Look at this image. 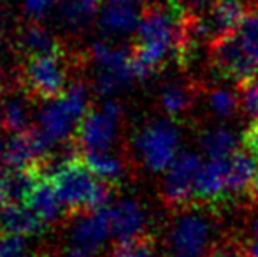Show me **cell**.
Returning <instances> with one entry per match:
<instances>
[{"mask_svg": "<svg viewBox=\"0 0 258 257\" xmlns=\"http://www.w3.org/2000/svg\"><path fill=\"white\" fill-rule=\"evenodd\" d=\"M209 62L216 72L232 81H242L258 71V11H249L232 34L207 46Z\"/></svg>", "mask_w": 258, "mask_h": 257, "instance_id": "obj_1", "label": "cell"}, {"mask_svg": "<svg viewBox=\"0 0 258 257\" xmlns=\"http://www.w3.org/2000/svg\"><path fill=\"white\" fill-rule=\"evenodd\" d=\"M46 178L53 182L67 215L86 210H100L111 204L112 183L100 180L92 169L78 159L54 168Z\"/></svg>", "mask_w": 258, "mask_h": 257, "instance_id": "obj_2", "label": "cell"}, {"mask_svg": "<svg viewBox=\"0 0 258 257\" xmlns=\"http://www.w3.org/2000/svg\"><path fill=\"white\" fill-rule=\"evenodd\" d=\"M90 92L85 83H74L67 86L56 99L46 100L39 111L37 132L49 146L67 141L79 129L86 117Z\"/></svg>", "mask_w": 258, "mask_h": 257, "instance_id": "obj_3", "label": "cell"}, {"mask_svg": "<svg viewBox=\"0 0 258 257\" xmlns=\"http://www.w3.org/2000/svg\"><path fill=\"white\" fill-rule=\"evenodd\" d=\"M213 236L214 224L207 213L188 206L170 226L167 245L172 257H207L214 248Z\"/></svg>", "mask_w": 258, "mask_h": 257, "instance_id": "obj_4", "label": "cell"}, {"mask_svg": "<svg viewBox=\"0 0 258 257\" xmlns=\"http://www.w3.org/2000/svg\"><path fill=\"white\" fill-rule=\"evenodd\" d=\"M90 59L95 65V88L100 95H114L136 79L132 49L97 41L90 46Z\"/></svg>", "mask_w": 258, "mask_h": 257, "instance_id": "obj_5", "label": "cell"}, {"mask_svg": "<svg viewBox=\"0 0 258 257\" xmlns=\"http://www.w3.org/2000/svg\"><path fill=\"white\" fill-rule=\"evenodd\" d=\"M134 143L148 171H165L177 157L179 130L169 120H153L139 129Z\"/></svg>", "mask_w": 258, "mask_h": 257, "instance_id": "obj_6", "label": "cell"}, {"mask_svg": "<svg viewBox=\"0 0 258 257\" xmlns=\"http://www.w3.org/2000/svg\"><path fill=\"white\" fill-rule=\"evenodd\" d=\"M23 85L32 97L42 100L56 99L65 92L69 78V65L63 53L54 52L48 55L30 57L21 71Z\"/></svg>", "mask_w": 258, "mask_h": 257, "instance_id": "obj_7", "label": "cell"}, {"mask_svg": "<svg viewBox=\"0 0 258 257\" xmlns=\"http://www.w3.org/2000/svg\"><path fill=\"white\" fill-rule=\"evenodd\" d=\"M121 120L123 106L114 99L105 100L97 110L86 113L78 129V141L83 153L112 150L119 137Z\"/></svg>", "mask_w": 258, "mask_h": 257, "instance_id": "obj_8", "label": "cell"}, {"mask_svg": "<svg viewBox=\"0 0 258 257\" xmlns=\"http://www.w3.org/2000/svg\"><path fill=\"white\" fill-rule=\"evenodd\" d=\"M202 162L194 151H181L165 169L162 199L167 208L184 210L195 201V180Z\"/></svg>", "mask_w": 258, "mask_h": 257, "instance_id": "obj_9", "label": "cell"}, {"mask_svg": "<svg viewBox=\"0 0 258 257\" xmlns=\"http://www.w3.org/2000/svg\"><path fill=\"white\" fill-rule=\"evenodd\" d=\"M69 238L74 247L95 254L104 247L111 236V224H109L107 210H86L71 215Z\"/></svg>", "mask_w": 258, "mask_h": 257, "instance_id": "obj_10", "label": "cell"}, {"mask_svg": "<svg viewBox=\"0 0 258 257\" xmlns=\"http://www.w3.org/2000/svg\"><path fill=\"white\" fill-rule=\"evenodd\" d=\"M111 224V236L116 243L132 241L146 233V210L136 199H119L105 206Z\"/></svg>", "mask_w": 258, "mask_h": 257, "instance_id": "obj_11", "label": "cell"}, {"mask_svg": "<svg viewBox=\"0 0 258 257\" xmlns=\"http://www.w3.org/2000/svg\"><path fill=\"white\" fill-rule=\"evenodd\" d=\"M249 0H214L209 16L202 20V34L207 42L232 34L249 13Z\"/></svg>", "mask_w": 258, "mask_h": 257, "instance_id": "obj_12", "label": "cell"}, {"mask_svg": "<svg viewBox=\"0 0 258 257\" xmlns=\"http://www.w3.org/2000/svg\"><path fill=\"white\" fill-rule=\"evenodd\" d=\"M228 159H209L195 180V201L213 204L228 199Z\"/></svg>", "mask_w": 258, "mask_h": 257, "instance_id": "obj_13", "label": "cell"}, {"mask_svg": "<svg viewBox=\"0 0 258 257\" xmlns=\"http://www.w3.org/2000/svg\"><path fill=\"white\" fill-rule=\"evenodd\" d=\"M25 204L44 224L58 222L63 217V212H67L65 206L61 204L60 197H58L53 182L49 178H46V176L39 178V182L35 183L34 190L27 197Z\"/></svg>", "mask_w": 258, "mask_h": 257, "instance_id": "obj_14", "label": "cell"}, {"mask_svg": "<svg viewBox=\"0 0 258 257\" xmlns=\"http://www.w3.org/2000/svg\"><path fill=\"white\" fill-rule=\"evenodd\" d=\"M258 161L248 150H237L228 157V199L248 197V190L256 176Z\"/></svg>", "mask_w": 258, "mask_h": 257, "instance_id": "obj_15", "label": "cell"}, {"mask_svg": "<svg viewBox=\"0 0 258 257\" xmlns=\"http://www.w3.org/2000/svg\"><path fill=\"white\" fill-rule=\"evenodd\" d=\"M141 13L130 4L107 2L99 16V27L105 35H128L137 30Z\"/></svg>", "mask_w": 258, "mask_h": 257, "instance_id": "obj_16", "label": "cell"}, {"mask_svg": "<svg viewBox=\"0 0 258 257\" xmlns=\"http://www.w3.org/2000/svg\"><path fill=\"white\" fill-rule=\"evenodd\" d=\"M44 226L46 224L25 202H9L0 213V231L6 233L34 236L41 233Z\"/></svg>", "mask_w": 258, "mask_h": 257, "instance_id": "obj_17", "label": "cell"}, {"mask_svg": "<svg viewBox=\"0 0 258 257\" xmlns=\"http://www.w3.org/2000/svg\"><path fill=\"white\" fill-rule=\"evenodd\" d=\"M16 44L20 52L27 55V59L60 52V46H58L54 35L37 21H32V23L21 27V30L18 32Z\"/></svg>", "mask_w": 258, "mask_h": 257, "instance_id": "obj_18", "label": "cell"}, {"mask_svg": "<svg viewBox=\"0 0 258 257\" xmlns=\"http://www.w3.org/2000/svg\"><path fill=\"white\" fill-rule=\"evenodd\" d=\"M32 122L30 102L25 95H11L0 102V129L7 132H25Z\"/></svg>", "mask_w": 258, "mask_h": 257, "instance_id": "obj_19", "label": "cell"}, {"mask_svg": "<svg viewBox=\"0 0 258 257\" xmlns=\"http://www.w3.org/2000/svg\"><path fill=\"white\" fill-rule=\"evenodd\" d=\"M85 164L92 169V173L95 176H99L100 180L107 183L116 185L118 182H121L125 176V162L118 153H114L112 150H104V151H90L85 153Z\"/></svg>", "mask_w": 258, "mask_h": 257, "instance_id": "obj_20", "label": "cell"}, {"mask_svg": "<svg viewBox=\"0 0 258 257\" xmlns=\"http://www.w3.org/2000/svg\"><path fill=\"white\" fill-rule=\"evenodd\" d=\"M199 144L209 159H228L239 150L237 137L227 127H213L204 130L199 137Z\"/></svg>", "mask_w": 258, "mask_h": 257, "instance_id": "obj_21", "label": "cell"}, {"mask_svg": "<svg viewBox=\"0 0 258 257\" xmlns=\"http://www.w3.org/2000/svg\"><path fill=\"white\" fill-rule=\"evenodd\" d=\"M194 86L179 81L165 85L162 93H160V104L165 110V113L174 118L186 115L191 110V106H194Z\"/></svg>", "mask_w": 258, "mask_h": 257, "instance_id": "obj_22", "label": "cell"}, {"mask_svg": "<svg viewBox=\"0 0 258 257\" xmlns=\"http://www.w3.org/2000/svg\"><path fill=\"white\" fill-rule=\"evenodd\" d=\"M100 4L102 0H63L58 7V18L69 30H81L100 9Z\"/></svg>", "mask_w": 258, "mask_h": 257, "instance_id": "obj_23", "label": "cell"}, {"mask_svg": "<svg viewBox=\"0 0 258 257\" xmlns=\"http://www.w3.org/2000/svg\"><path fill=\"white\" fill-rule=\"evenodd\" d=\"M42 175H39L37 168L32 169H11L4 173V183L9 202H25L30 192L34 190L35 183Z\"/></svg>", "mask_w": 258, "mask_h": 257, "instance_id": "obj_24", "label": "cell"}, {"mask_svg": "<svg viewBox=\"0 0 258 257\" xmlns=\"http://www.w3.org/2000/svg\"><path fill=\"white\" fill-rule=\"evenodd\" d=\"M207 106L218 118H230L235 115V111L241 110L237 92H232L227 88L211 90L207 95Z\"/></svg>", "mask_w": 258, "mask_h": 257, "instance_id": "obj_25", "label": "cell"}, {"mask_svg": "<svg viewBox=\"0 0 258 257\" xmlns=\"http://www.w3.org/2000/svg\"><path fill=\"white\" fill-rule=\"evenodd\" d=\"M109 257H163L156 252L155 240L150 234L137 238L132 241H121L116 243Z\"/></svg>", "mask_w": 258, "mask_h": 257, "instance_id": "obj_26", "label": "cell"}, {"mask_svg": "<svg viewBox=\"0 0 258 257\" xmlns=\"http://www.w3.org/2000/svg\"><path fill=\"white\" fill-rule=\"evenodd\" d=\"M237 95L242 113L253 120H258V78L251 76L237 81Z\"/></svg>", "mask_w": 258, "mask_h": 257, "instance_id": "obj_27", "label": "cell"}, {"mask_svg": "<svg viewBox=\"0 0 258 257\" xmlns=\"http://www.w3.org/2000/svg\"><path fill=\"white\" fill-rule=\"evenodd\" d=\"M27 236L0 231V257H27Z\"/></svg>", "mask_w": 258, "mask_h": 257, "instance_id": "obj_28", "label": "cell"}, {"mask_svg": "<svg viewBox=\"0 0 258 257\" xmlns=\"http://www.w3.org/2000/svg\"><path fill=\"white\" fill-rule=\"evenodd\" d=\"M21 2H23V11L32 20H41L53 9L58 0H21Z\"/></svg>", "mask_w": 258, "mask_h": 257, "instance_id": "obj_29", "label": "cell"}, {"mask_svg": "<svg viewBox=\"0 0 258 257\" xmlns=\"http://www.w3.org/2000/svg\"><path fill=\"white\" fill-rule=\"evenodd\" d=\"M207 257H248L242 247V241H227L223 245H218L211 250Z\"/></svg>", "mask_w": 258, "mask_h": 257, "instance_id": "obj_30", "label": "cell"}, {"mask_svg": "<svg viewBox=\"0 0 258 257\" xmlns=\"http://www.w3.org/2000/svg\"><path fill=\"white\" fill-rule=\"evenodd\" d=\"M242 146L258 161V120H253L251 125L242 132Z\"/></svg>", "mask_w": 258, "mask_h": 257, "instance_id": "obj_31", "label": "cell"}, {"mask_svg": "<svg viewBox=\"0 0 258 257\" xmlns=\"http://www.w3.org/2000/svg\"><path fill=\"white\" fill-rule=\"evenodd\" d=\"M54 257H93V254L88 250H85V248H79V247L71 245L67 250H63L60 255H54Z\"/></svg>", "mask_w": 258, "mask_h": 257, "instance_id": "obj_32", "label": "cell"}, {"mask_svg": "<svg viewBox=\"0 0 258 257\" xmlns=\"http://www.w3.org/2000/svg\"><path fill=\"white\" fill-rule=\"evenodd\" d=\"M242 247H244L246 255L248 257H258V238L253 236L251 240L242 241Z\"/></svg>", "mask_w": 258, "mask_h": 257, "instance_id": "obj_33", "label": "cell"}, {"mask_svg": "<svg viewBox=\"0 0 258 257\" xmlns=\"http://www.w3.org/2000/svg\"><path fill=\"white\" fill-rule=\"evenodd\" d=\"M248 201L251 206H256L258 208V173H256L255 180H253L251 187H249V190H248Z\"/></svg>", "mask_w": 258, "mask_h": 257, "instance_id": "obj_34", "label": "cell"}, {"mask_svg": "<svg viewBox=\"0 0 258 257\" xmlns=\"http://www.w3.org/2000/svg\"><path fill=\"white\" fill-rule=\"evenodd\" d=\"M9 204V197L6 192V183H4V173H0V213L4 212V208Z\"/></svg>", "mask_w": 258, "mask_h": 257, "instance_id": "obj_35", "label": "cell"}, {"mask_svg": "<svg viewBox=\"0 0 258 257\" xmlns=\"http://www.w3.org/2000/svg\"><path fill=\"white\" fill-rule=\"evenodd\" d=\"M186 4H190L191 7H204L207 4H213L214 0H184Z\"/></svg>", "mask_w": 258, "mask_h": 257, "instance_id": "obj_36", "label": "cell"}, {"mask_svg": "<svg viewBox=\"0 0 258 257\" xmlns=\"http://www.w3.org/2000/svg\"><path fill=\"white\" fill-rule=\"evenodd\" d=\"M107 2H116V4H130V6H136V4H143L146 0H107Z\"/></svg>", "mask_w": 258, "mask_h": 257, "instance_id": "obj_37", "label": "cell"}, {"mask_svg": "<svg viewBox=\"0 0 258 257\" xmlns=\"http://www.w3.org/2000/svg\"><path fill=\"white\" fill-rule=\"evenodd\" d=\"M6 141L7 139H4L2 134H0V162L4 161V150H6Z\"/></svg>", "mask_w": 258, "mask_h": 257, "instance_id": "obj_38", "label": "cell"}, {"mask_svg": "<svg viewBox=\"0 0 258 257\" xmlns=\"http://www.w3.org/2000/svg\"><path fill=\"white\" fill-rule=\"evenodd\" d=\"M253 236L258 238V217L255 219V222H253Z\"/></svg>", "mask_w": 258, "mask_h": 257, "instance_id": "obj_39", "label": "cell"}, {"mask_svg": "<svg viewBox=\"0 0 258 257\" xmlns=\"http://www.w3.org/2000/svg\"><path fill=\"white\" fill-rule=\"evenodd\" d=\"M32 257H54V254H49V252H39V254H35Z\"/></svg>", "mask_w": 258, "mask_h": 257, "instance_id": "obj_40", "label": "cell"}, {"mask_svg": "<svg viewBox=\"0 0 258 257\" xmlns=\"http://www.w3.org/2000/svg\"><path fill=\"white\" fill-rule=\"evenodd\" d=\"M2 86H4V69L0 65V92H2Z\"/></svg>", "mask_w": 258, "mask_h": 257, "instance_id": "obj_41", "label": "cell"}]
</instances>
